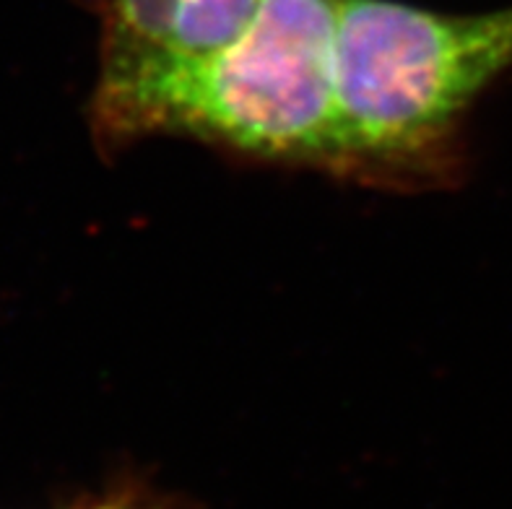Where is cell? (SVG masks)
<instances>
[{"instance_id":"6da1fadb","label":"cell","mask_w":512,"mask_h":509,"mask_svg":"<svg viewBox=\"0 0 512 509\" xmlns=\"http://www.w3.org/2000/svg\"><path fill=\"white\" fill-rule=\"evenodd\" d=\"M510 71L512 6L437 13L398 0H341L338 169L414 177L437 167L466 112Z\"/></svg>"},{"instance_id":"3957f363","label":"cell","mask_w":512,"mask_h":509,"mask_svg":"<svg viewBox=\"0 0 512 509\" xmlns=\"http://www.w3.org/2000/svg\"><path fill=\"white\" fill-rule=\"evenodd\" d=\"M260 0H102V58L94 123L102 141L133 138L146 104L219 55Z\"/></svg>"},{"instance_id":"277c9868","label":"cell","mask_w":512,"mask_h":509,"mask_svg":"<svg viewBox=\"0 0 512 509\" xmlns=\"http://www.w3.org/2000/svg\"><path fill=\"white\" fill-rule=\"evenodd\" d=\"M76 509H167L162 502H156V499L146 497L143 491H130V489H120L112 491L107 497L97 499V502L81 504Z\"/></svg>"},{"instance_id":"7a4b0ae2","label":"cell","mask_w":512,"mask_h":509,"mask_svg":"<svg viewBox=\"0 0 512 509\" xmlns=\"http://www.w3.org/2000/svg\"><path fill=\"white\" fill-rule=\"evenodd\" d=\"M341 0H260L245 32L146 104L133 138L172 133L268 162L338 169Z\"/></svg>"}]
</instances>
